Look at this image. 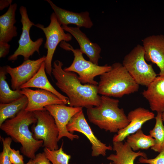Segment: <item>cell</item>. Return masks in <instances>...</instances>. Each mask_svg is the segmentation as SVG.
<instances>
[{"mask_svg":"<svg viewBox=\"0 0 164 164\" xmlns=\"http://www.w3.org/2000/svg\"><path fill=\"white\" fill-rule=\"evenodd\" d=\"M9 155L12 164H24V158L20 154L19 150H15L11 148L9 150Z\"/></svg>","mask_w":164,"mask_h":164,"instance_id":"cell-29","label":"cell"},{"mask_svg":"<svg viewBox=\"0 0 164 164\" xmlns=\"http://www.w3.org/2000/svg\"><path fill=\"white\" fill-rule=\"evenodd\" d=\"M142 93L148 101L151 110L157 113L164 111V76H159Z\"/></svg>","mask_w":164,"mask_h":164,"instance_id":"cell-18","label":"cell"},{"mask_svg":"<svg viewBox=\"0 0 164 164\" xmlns=\"http://www.w3.org/2000/svg\"><path fill=\"white\" fill-rule=\"evenodd\" d=\"M63 141L60 148L54 150L46 147L44 149V152L52 164H69L71 157L63 151Z\"/></svg>","mask_w":164,"mask_h":164,"instance_id":"cell-26","label":"cell"},{"mask_svg":"<svg viewBox=\"0 0 164 164\" xmlns=\"http://www.w3.org/2000/svg\"><path fill=\"white\" fill-rule=\"evenodd\" d=\"M162 118L163 122H164V111L162 113Z\"/></svg>","mask_w":164,"mask_h":164,"instance_id":"cell-34","label":"cell"},{"mask_svg":"<svg viewBox=\"0 0 164 164\" xmlns=\"http://www.w3.org/2000/svg\"><path fill=\"white\" fill-rule=\"evenodd\" d=\"M119 101L102 95L98 106L87 109L90 122L110 132H118L129 123L124 109L119 107Z\"/></svg>","mask_w":164,"mask_h":164,"instance_id":"cell-3","label":"cell"},{"mask_svg":"<svg viewBox=\"0 0 164 164\" xmlns=\"http://www.w3.org/2000/svg\"><path fill=\"white\" fill-rule=\"evenodd\" d=\"M54 11L57 19L62 26L69 24L75 25L80 28L83 27L90 29L93 26V23L87 11L77 13L61 8L55 4L50 0H46Z\"/></svg>","mask_w":164,"mask_h":164,"instance_id":"cell-16","label":"cell"},{"mask_svg":"<svg viewBox=\"0 0 164 164\" xmlns=\"http://www.w3.org/2000/svg\"><path fill=\"white\" fill-rule=\"evenodd\" d=\"M44 62L43 63L39 70L29 81L22 85L20 89L29 87L37 88L52 92L63 101L66 104H69L68 97L57 91L51 85L46 73Z\"/></svg>","mask_w":164,"mask_h":164,"instance_id":"cell-21","label":"cell"},{"mask_svg":"<svg viewBox=\"0 0 164 164\" xmlns=\"http://www.w3.org/2000/svg\"><path fill=\"white\" fill-rule=\"evenodd\" d=\"M127 117L129 123L124 128L119 130L117 134L114 135L113 142H122L128 136L141 129L145 123L155 118L153 113L141 107L130 111Z\"/></svg>","mask_w":164,"mask_h":164,"instance_id":"cell-15","label":"cell"},{"mask_svg":"<svg viewBox=\"0 0 164 164\" xmlns=\"http://www.w3.org/2000/svg\"><path fill=\"white\" fill-rule=\"evenodd\" d=\"M20 92L27 98L28 103L25 110L28 111L45 110L46 106L52 104H66L56 95L45 90L23 88Z\"/></svg>","mask_w":164,"mask_h":164,"instance_id":"cell-13","label":"cell"},{"mask_svg":"<svg viewBox=\"0 0 164 164\" xmlns=\"http://www.w3.org/2000/svg\"><path fill=\"white\" fill-rule=\"evenodd\" d=\"M146 60L155 64L159 69V75L164 76V36L152 35L142 40Z\"/></svg>","mask_w":164,"mask_h":164,"instance_id":"cell-14","label":"cell"},{"mask_svg":"<svg viewBox=\"0 0 164 164\" xmlns=\"http://www.w3.org/2000/svg\"><path fill=\"white\" fill-rule=\"evenodd\" d=\"M17 7L16 3L12 4L7 12L0 16V41L8 43L17 36V28L15 26Z\"/></svg>","mask_w":164,"mask_h":164,"instance_id":"cell-20","label":"cell"},{"mask_svg":"<svg viewBox=\"0 0 164 164\" xmlns=\"http://www.w3.org/2000/svg\"><path fill=\"white\" fill-rule=\"evenodd\" d=\"M0 139L3 144V150L0 154V164H12L9 153L12 140L10 137L4 138L1 136Z\"/></svg>","mask_w":164,"mask_h":164,"instance_id":"cell-27","label":"cell"},{"mask_svg":"<svg viewBox=\"0 0 164 164\" xmlns=\"http://www.w3.org/2000/svg\"><path fill=\"white\" fill-rule=\"evenodd\" d=\"M19 12L21 16L20 22L22 25V32L18 41V47L13 54L9 56V61H15L19 56H23L24 60H28L35 52L39 54V49L43 41L42 37L34 41L31 39L30 30L31 27L35 26V24L29 19L25 7L21 6Z\"/></svg>","mask_w":164,"mask_h":164,"instance_id":"cell-9","label":"cell"},{"mask_svg":"<svg viewBox=\"0 0 164 164\" xmlns=\"http://www.w3.org/2000/svg\"><path fill=\"white\" fill-rule=\"evenodd\" d=\"M155 123L153 128L149 132L150 135L155 141L151 149L159 153L164 149V125L162 118V113H158L155 117Z\"/></svg>","mask_w":164,"mask_h":164,"instance_id":"cell-25","label":"cell"},{"mask_svg":"<svg viewBox=\"0 0 164 164\" xmlns=\"http://www.w3.org/2000/svg\"><path fill=\"white\" fill-rule=\"evenodd\" d=\"M53 118L58 130V140L63 137L71 141L78 139L79 136L68 132L67 126L70 120L75 114L82 110V107L68 106L65 105L52 104L45 107Z\"/></svg>","mask_w":164,"mask_h":164,"instance_id":"cell-12","label":"cell"},{"mask_svg":"<svg viewBox=\"0 0 164 164\" xmlns=\"http://www.w3.org/2000/svg\"><path fill=\"white\" fill-rule=\"evenodd\" d=\"M60 46L67 51H71L73 54L74 59L71 65L64 68L66 71L75 73L78 74L79 80L82 84H90L97 85L98 83L94 80L97 76L101 75L110 70L111 65L105 64L100 66L86 60L80 49H74L66 41L61 42Z\"/></svg>","mask_w":164,"mask_h":164,"instance_id":"cell-5","label":"cell"},{"mask_svg":"<svg viewBox=\"0 0 164 164\" xmlns=\"http://www.w3.org/2000/svg\"><path fill=\"white\" fill-rule=\"evenodd\" d=\"M6 66L0 67V104L11 102L22 97L24 95L20 90H12L6 81Z\"/></svg>","mask_w":164,"mask_h":164,"instance_id":"cell-23","label":"cell"},{"mask_svg":"<svg viewBox=\"0 0 164 164\" xmlns=\"http://www.w3.org/2000/svg\"><path fill=\"white\" fill-rule=\"evenodd\" d=\"M10 45L8 43L0 41V58L5 57L9 53Z\"/></svg>","mask_w":164,"mask_h":164,"instance_id":"cell-31","label":"cell"},{"mask_svg":"<svg viewBox=\"0 0 164 164\" xmlns=\"http://www.w3.org/2000/svg\"><path fill=\"white\" fill-rule=\"evenodd\" d=\"M97 85L98 94L102 95L121 97L138 91L139 85L121 63L115 62L111 69L100 76Z\"/></svg>","mask_w":164,"mask_h":164,"instance_id":"cell-4","label":"cell"},{"mask_svg":"<svg viewBox=\"0 0 164 164\" xmlns=\"http://www.w3.org/2000/svg\"><path fill=\"white\" fill-rule=\"evenodd\" d=\"M12 0H1L0 1V10H2L5 8L9 6L12 4Z\"/></svg>","mask_w":164,"mask_h":164,"instance_id":"cell-32","label":"cell"},{"mask_svg":"<svg viewBox=\"0 0 164 164\" xmlns=\"http://www.w3.org/2000/svg\"><path fill=\"white\" fill-rule=\"evenodd\" d=\"M63 65L60 60L54 61L52 74L56 80V85L67 95L69 106L87 109L99 105L101 96L97 85L82 84L76 73L65 71Z\"/></svg>","mask_w":164,"mask_h":164,"instance_id":"cell-1","label":"cell"},{"mask_svg":"<svg viewBox=\"0 0 164 164\" xmlns=\"http://www.w3.org/2000/svg\"><path fill=\"white\" fill-rule=\"evenodd\" d=\"M145 55L142 45L138 44L125 56L122 64L138 84L147 87L157 74L146 62Z\"/></svg>","mask_w":164,"mask_h":164,"instance_id":"cell-6","label":"cell"},{"mask_svg":"<svg viewBox=\"0 0 164 164\" xmlns=\"http://www.w3.org/2000/svg\"><path fill=\"white\" fill-rule=\"evenodd\" d=\"M101 164H104L102 163ZM109 164H113L112 163V162H111Z\"/></svg>","mask_w":164,"mask_h":164,"instance_id":"cell-35","label":"cell"},{"mask_svg":"<svg viewBox=\"0 0 164 164\" xmlns=\"http://www.w3.org/2000/svg\"><path fill=\"white\" fill-rule=\"evenodd\" d=\"M62 27L64 31L70 34L75 39L79 44L80 51L83 54L87 56L89 61L94 64L98 65L101 50L99 45L91 42L79 27L67 26Z\"/></svg>","mask_w":164,"mask_h":164,"instance_id":"cell-17","label":"cell"},{"mask_svg":"<svg viewBox=\"0 0 164 164\" xmlns=\"http://www.w3.org/2000/svg\"><path fill=\"white\" fill-rule=\"evenodd\" d=\"M33 160L35 164H51L44 152L36 154Z\"/></svg>","mask_w":164,"mask_h":164,"instance_id":"cell-30","label":"cell"},{"mask_svg":"<svg viewBox=\"0 0 164 164\" xmlns=\"http://www.w3.org/2000/svg\"><path fill=\"white\" fill-rule=\"evenodd\" d=\"M113 150L115 154H111L107 157L112 161L113 164H135L134 161L138 156L147 158L144 152L139 151L137 152L132 150L127 143L125 142H113Z\"/></svg>","mask_w":164,"mask_h":164,"instance_id":"cell-19","label":"cell"},{"mask_svg":"<svg viewBox=\"0 0 164 164\" xmlns=\"http://www.w3.org/2000/svg\"><path fill=\"white\" fill-rule=\"evenodd\" d=\"M46 60L43 56L35 60H24L19 66L12 67L6 66L7 73L11 77V87L13 90H20L21 87L26 84L35 75Z\"/></svg>","mask_w":164,"mask_h":164,"instance_id":"cell-11","label":"cell"},{"mask_svg":"<svg viewBox=\"0 0 164 164\" xmlns=\"http://www.w3.org/2000/svg\"><path fill=\"white\" fill-rule=\"evenodd\" d=\"M139 163L149 164H164V149L159 152L155 158L152 159L145 158L141 157L138 160Z\"/></svg>","mask_w":164,"mask_h":164,"instance_id":"cell-28","label":"cell"},{"mask_svg":"<svg viewBox=\"0 0 164 164\" xmlns=\"http://www.w3.org/2000/svg\"><path fill=\"white\" fill-rule=\"evenodd\" d=\"M28 103L27 98L24 95L11 102L0 104V125L7 119L14 117L21 111L25 110Z\"/></svg>","mask_w":164,"mask_h":164,"instance_id":"cell-22","label":"cell"},{"mask_svg":"<svg viewBox=\"0 0 164 164\" xmlns=\"http://www.w3.org/2000/svg\"><path fill=\"white\" fill-rule=\"evenodd\" d=\"M35 164L32 159H30L29 161L26 164Z\"/></svg>","mask_w":164,"mask_h":164,"instance_id":"cell-33","label":"cell"},{"mask_svg":"<svg viewBox=\"0 0 164 164\" xmlns=\"http://www.w3.org/2000/svg\"><path fill=\"white\" fill-rule=\"evenodd\" d=\"M37 119L33 112L23 110L15 117L6 120L1 125L0 129L9 136L15 142L20 143V150L25 156L30 159H34L35 153L42 147L43 142L33 137L29 127L35 124Z\"/></svg>","mask_w":164,"mask_h":164,"instance_id":"cell-2","label":"cell"},{"mask_svg":"<svg viewBox=\"0 0 164 164\" xmlns=\"http://www.w3.org/2000/svg\"><path fill=\"white\" fill-rule=\"evenodd\" d=\"M50 19V23L47 27H45L43 25L39 23L35 24V26L41 29L46 37L44 46L47 50L44 61L45 70L47 74L51 77L52 60L57 45L60 42L71 41L72 36L69 33H65L53 12L51 14Z\"/></svg>","mask_w":164,"mask_h":164,"instance_id":"cell-7","label":"cell"},{"mask_svg":"<svg viewBox=\"0 0 164 164\" xmlns=\"http://www.w3.org/2000/svg\"><path fill=\"white\" fill-rule=\"evenodd\" d=\"M126 142L133 151L148 149L153 146L155 141L150 135H145L140 129L135 133L128 136Z\"/></svg>","mask_w":164,"mask_h":164,"instance_id":"cell-24","label":"cell"},{"mask_svg":"<svg viewBox=\"0 0 164 164\" xmlns=\"http://www.w3.org/2000/svg\"><path fill=\"white\" fill-rule=\"evenodd\" d=\"M69 132L73 134L75 131L78 132L84 135L91 145V156L96 157L101 155L105 156L106 151L112 150L113 147L102 142L94 135L88 125L84 114L83 110L73 116L67 126Z\"/></svg>","mask_w":164,"mask_h":164,"instance_id":"cell-10","label":"cell"},{"mask_svg":"<svg viewBox=\"0 0 164 164\" xmlns=\"http://www.w3.org/2000/svg\"><path fill=\"white\" fill-rule=\"evenodd\" d=\"M33 112L37 119L31 127L33 138L43 141V147L52 150L58 149V130L53 118L46 110Z\"/></svg>","mask_w":164,"mask_h":164,"instance_id":"cell-8","label":"cell"}]
</instances>
